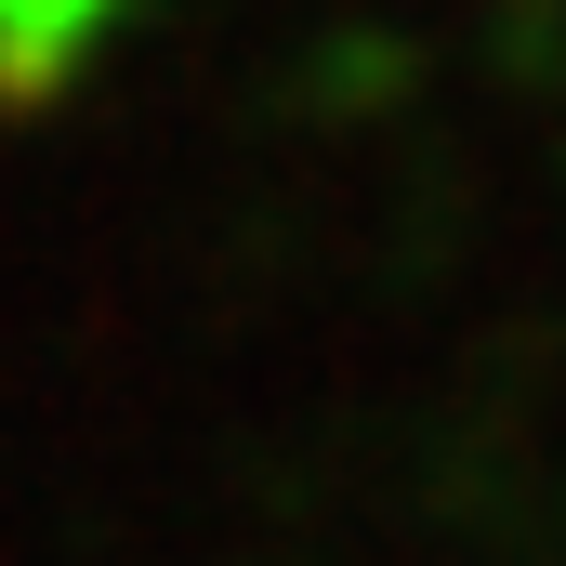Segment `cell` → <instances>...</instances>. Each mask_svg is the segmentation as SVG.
<instances>
[{
  "instance_id": "1",
  "label": "cell",
  "mask_w": 566,
  "mask_h": 566,
  "mask_svg": "<svg viewBox=\"0 0 566 566\" xmlns=\"http://www.w3.org/2000/svg\"><path fill=\"white\" fill-rule=\"evenodd\" d=\"M119 13H133V0H0V93H13V106L66 93V80L106 53Z\"/></svg>"
}]
</instances>
